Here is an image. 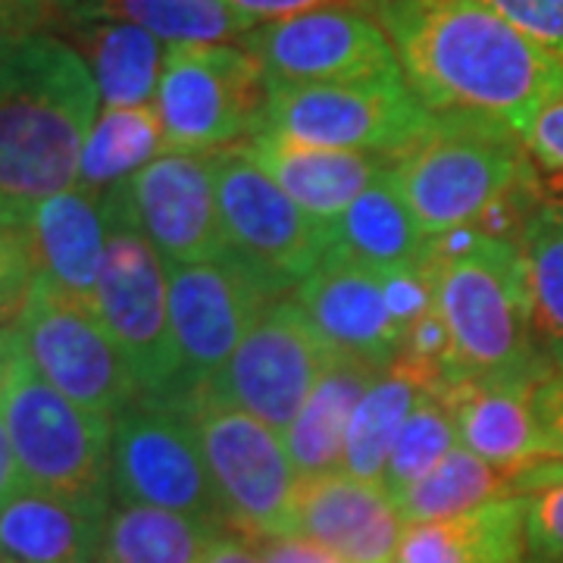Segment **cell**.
Segmentation results:
<instances>
[{
  "instance_id": "6da1fadb",
  "label": "cell",
  "mask_w": 563,
  "mask_h": 563,
  "mask_svg": "<svg viewBox=\"0 0 563 563\" xmlns=\"http://www.w3.org/2000/svg\"><path fill=\"white\" fill-rule=\"evenodd\" d=\"M391 41L404 81L429 113L517 129L563 98V60L485 0H363Z\"/></svg>"
},
{
  "instance_id": "7a4b0ae2",
  "label": "cell",
  "mask_w": 563,
  "mask_h": 563,
  "mask_svg": "<svg viewBox=\"0 0 563 563\" xmlns=\"http://www.w3.org/2000/svg\"><path fill=\"white\" fill-rule=\"evenodd\" d=\"M98 103L88 63L66 41L0 38V225L22 229L47 198L79 185Z\"/></svg>"
},
{
  "instance_id": "3957f363",
  "label": "cell",
  "mask_w": 563,
  "mask_h": 563,
  "mask_svg": "<svg viewBox=\"0 0 563 563\" xmlns=\"http://www.w3.org/2000/svg\"><path fill=\"white\" fill-rule=\"evenodd\" d=\"M429 257L435 266V301L454 342L457 385L536 388L551 376L532 332L520 244L463 225L435 235Z\"/></svg>"
},
{
  "instance_id": "277c9868",
  "label": "cell",
  "mask_w": 563,
  "mask_h": 563,
  "mask_svg": "<svg viewBox=\"0 0 563 563\" xmlns=\"http://www.w3.org/2000/svg\"><path fill=\"white\" fill-rule=\"evenodd\" d=\"M388 176L429 239L476 225L504 198L539 188L517 129L461 113H432L426 132L395 151Z\"/></svg>"
},
{
  "instance_id": "5b68a950",
  "label": "cell",
  "mask_w": 563,
  "mask_h": 563,
  "mask_svg": "<svg viewBox=\"0 0 563 563\" xmlns=\"http://www.w3.org/2000/svg\"><path fill=\"white\" fill-rule=\"evenodd\" d=\"M107 251L95 310L129 363L141 395L179 401V363L169 325V266L129 210L122 185L103 191Z\"/></svg>"
},
{
  "instance_id": "8992f818",
  "label": "cell",
  "mask_w": 563,
  "mask_h": 563,
  "mask_svg": "<svg viewBox=\"0 0 563 563\" xmlns=\"http://www.w3.org/2000/svg\"><path fill=\"white\" fill-rule=\"evenodd\" d=\"M0 413L29 488L110 507L113 420L85 410L44 383L22 347L10 366Z\"/></svg>"
},
{
  "instance_id": "52a82bcc",
  "label": "cell",
  "mask_w": 563,
  "mask_h": 563,
  "mask_svg": "<svg viewBox=\"0 0 563 563\" xmlns=\"http://www.w3.org/2000/svg\"><path fill=\"white\" fill-rule=\"evenodd\" d=\"M185 407L198 426L222 520L247 539L291 536L298 470L279 429L213 395H191Z\"/></svg>"
},
{
  "instance_id": "ba28073f",
  "label": "cell",
  "mask_w": 563,
  "mask_h": 563,
  "mask_svg": "<svg viewBox=\"0 0 563 563\" xmlns=\"http://www.w3.org/2000/svg\"><path fill=\"white\" fill-rule=\"evenodd\" d=\"M266 76L242 44H176L166 51L157 117L166 151L213 154L257 135Z\"/></svg>"
},
{
  "instance_id": "9c48e42d",
  "label": "cell",
  "mask_w": 563,
  "mask_h": 563,
  "mask_svg": "<svg viewBox=\"0 0 563 563\" xmlns=\"http://www.w3.org/2000/svg\"><path fill=\"white\" fill-rule=\"evenodd\" d=\"M217 201L229 261L269 298L295 291L325 257V225L291 201L242 147L217 157Z\"/></svg>"
},
{
  "instance_id": "30bf717a",
  "label": "cell",
  "mask_w": 563,
  "mask_h": 563,
  "mask_svg": "<svg viewBox=\"0 0 563 563\" xmlns=\"http://www.w3.org/2000/svg\"><path fill=\"white\" fill-rule=\"evenodd\" d=\"M110 492L120 504L161 507L225 526L201 435L185 401L141 395L117 413Z\"/></svg>"
},
{
  "instance_id": "8fae6325",
  "label": "cell",
  "mask_w": 563,
  "mask_h": 563,
  "mask_svg": "<svg viewBox=\"0 0 563 563\" xmlns=\"http://www.w3.org/2000/svg\"><path fill=\"white\" fill-rule=\"evenodd\" d=\"M429 122L432 113L410 91L404 76L322 85L266 81L257 132L317 147L395 154L422 135Z\"/></svg>"
},
{
  "instance_id": "7c38bea8",
  "label": "cell",
  "mask_w": 563,
  "mask_h": 563,
  "mask_svg": "<svg viewBox=\"0 0 563 563\" xmlns=\"http://www.w3.org/2000/svg\"><path fill=\"white\" fill-rule=\"evenodd\" d=\"M13 329L41 379L85 410L117 420L120 410L141 398L129 363L91 303L35 282Z\"/></svg>"
},
{
  "instance_id": "4fadbf2b",
  "label": "cell",
  "mask_w": 563,
  "mask_h": 563,
  "mask_svg": "<svg viewBox=\"0 0 563 563\" xmlns=\"http://www.w3.org/2000/svg\"><path fill=\"white\" fill-rule=\"evenodd\" d=\"M329 361V344L301 307L291 298H273L263 303L242 344L203 395H213L285 432Z\"/></svg>"
},
{
  "instance_id": "5bb4252c",
  "label": "cell",
  "mask_w": 563,
  "mask_h": 563,
  "mask_svg": "<svg viewBox=\"0 0 563 563\" xmlns=\"http://www.w3.org/2000/svg\"><path fill=\"white\" fill-rule=\"evenodd\" d=\"M266 81L322 85L404 76L383 25L366 10L325 3L285 20L261 22L242 41Z\"/></svg>"
},
{
  "instance_id": "9a60e30c",
  "label": "cell",
  "mask_w": 563,
  "mask_h": 563,
  "mask_svg": "<svg viewBox=\"0 0 563 563\" xmlns=\"http://www.w3.org/2000/svg\"><path fill=\"white\" fill-rule=\"evenodd\" d=\"M273 301L229 257L169 266V325L179 363V401L203 391Z\"/></svg>"
},
{
  "instance_id": "2e32d148",
  "label": "cell",
  "mask_w": 563,
  "mask_h": 563,
  "mask_svg": "<svg viewBox=\"0 0 563 563\" xmlns=\"http://www.w3.org/2000/svg\"><path fill=\"white\" fill-rule=\"evenodd\" d=\"M217 157L163 151L157 161L120 181L129 210L161 251L166 266L220 261L225 254L217 201Z\"/></svg>"
},
{
  "instance_id": "e0dca14e",
  "label": "cell",
  "mask_w": 563,
  "mask_h": 563,
  "mask_svg": "<svg viewBox=\"0 0 563 563\" xmlns=\"http://www.w3.org/2000/svg\"><path fill=\"white\" fill-rule=\"evenodd\" d=\"M288 298L307 313L332 354L373 369L401 357L404 329L385 298L383 273L325 254Z\"/></svg>"
},
{
  "instance_id": "ac0fdd59",
  "label": "cell",
  "mask_w": 563,
  "mask_h": 563,
  "mask_svg": "<svg viewBox=\"0 0 563 563\" xmlns=\"http://www.w3.org/2000/svg\"><path fill=\"white\" fill-rule=\"evenodd\" d=\"M407 523L383 485L347 473L298 483L291 536H303L342 563H395Z\"/></svg>"
},
{
  "instance_id": "d6986e66",
  "label": "cell",
  "mask_w": 563,
  "mask_h": 563,
  "mask_svg": "<svg viewBox=\"0 0 563 563\" xmlns=\"http://www.w3.org/2000/svg\"><path fill=\"white\" fill-rule=\"evenodd\" d=\"M239 147L291 201L320 222L335 220L373 181L385 179L395 163V154L385 151L317 147L269 132H257Z\"/></svg>"
},
{
  "instance_id": "ffe728a7",
  "label": "cell",
  "mask_w": 563,
  "mask_h": 563,
  "mask_svg": "<svg viewBox=\"0 0 563 563\" xmlns=\"http://www.w3.org/2000/svg\"><path fill=\"white\" fill-rule=\"evenodd\" d=\"M35 282L95 307L107 251V213L103 195L88 188H69L41 203L22 225Z\"/></svg>"
},
{
  "instance_id": "44dd1931",
  "label": "cell",
  "mask_w": 563,
  "mask_h": 563,
  "mask_svg": "<svg viewBox=\"0 0 563 563\" xmlns=\"http://www.w3.org/2000/svg\"><path fill=\"white\" fill-rule=\"evenodd\" d=\"M110 507L20 488L0 507V558L10 563H98Z\"/></svg>"
},
{
  "instance_id": "7402d4cb",
  "label": "cell",
  "mask_w": 563,
  "mask_h": 563,
  "mask_svg": "<svg viewBox=\"0 0 563 563\" xmlns=\"http://www.w3.org/2000/svg\"><path fill=\"white\" fill-rule=\"evenodd\" d=\"M325 225V254L361 263L376 273L413 269L432 263L429 235L407 207L391 176L373 181L361 198L347 203Z\"/></svg>"
},
{
  "instance_id": "603a6c76",
  "label": "cell",
  "mask_w": 563,
  "mask_h": 563,
  "mask_svg": "<svg viewBox=\"0 0 563 563\" xmlns=\"http://www.w3.org/2000/svg\"><path fill=\"white\" fill-rule=\"evenodd\" d=\"M523 517V498H501L448 520L407 523L395 563H526Z\"/></svg>"
},
{
  "instance_id": "cb8c5ba5",
  "label": "cell",
  "mask_w": 563,
  "mask_h": 563,
  "mask_svg": "<svg viewBox=\"0 0 563 563\" xmlns=\"http://www.w3.org/2000/svg\"><path fill=\"white\" fill-rule=\"evenodd\" d=\"M376 373L379 369L339 354H332V361L325 363L317 388L303 401L295 422L282 432L288 457L301 479L342 470L347 426Z\"/></svg>"
},
{
  "instance_id": "d4e9b609",
  "label": "cell",
  "mask_w": 563,
  "mask_h": 563,
  "mask_svg": "<svg viewBox=\"0 0 563 563\" xmlns=\"http://www.w3.org/2000/svg\"><path fill=\"white\" fill-rule=\"evenodd\" d=\"M429 388H439V385L413 363L395 361L391 366L379 369L351 417L339 473H347L363 483L383 485L388 454L398 442L410 410Z\"/></svg>"
},
{
  "instance_id": "484cf974",
  "label": "cell",
  "mask_w": 563,
  "mask_h": 563,
  "mask_svg": "<svg viewBox=\"0 0 563 563\" xmlns=\"http://www.w3.org/2000/svg\"><path fill=\"white\" fill-rule=\"evenodd\" d=\"M461 429V444L498 466H520L544 454L526 385H457L444 391Z\"/></svg>"
},
{
  "instance_id": "4316f807",
  "label": "cell",
  "mask_w": 563,
  "mask_h": 563,
  "mask_svg": "<svg viewBox=\"0 0 563 563\" xmlns=\"http://www.w3.org/2000/svg\"><path fill=\"white\" fill-rule=\"evenodd\" d=\"M103 107H144L161 88L166 44L135 22L98 20L73 32Z\"/></svg>"
},
{
  "instance_id": "83f0119b",
  "label": "cell",
  "mask_w": 563,
  "mask_h": 563,
  "mask_svg": "<svg viewBox=\"0 0 563 563\" xmlns=\"http://www.w3.org/2000/svg\"><path fill=\"white\" fill-rule=\"evenodd\" d=\"M526 463L498 466V463L483 461L479 454L466 451L461 444L429 476H422L420 483L401 492L395 498V507L404 517V523H426V520L457 517L488 501L523 498Z\"/></svg>"
},
{
  "instance_id": "f1b7e54d",
  "label": "cell",
  "mask_w": 563,
  "mask_h": 563,
  "mask_svg": "<svg viewBox=\"0 0 563 563\" xmlns=\"http://www.w3.org/2000/svg\"><path fill=\"white\" fill-rule=\"evenodd\" d=\"M222 529L229 526L176 510L117 504L103 523L98 563H201Z\"/></svg>"
},
{
  "instance_id": "f546056e",
  "label": "cell",
  "mask_w": 563,
  "mask_h": 563,
  "mask_svg": "<svg viewBox=\"0 0 563 563\" xmlns=\"http://www.w3.org/2000/svg\"><path fill=\"white\" fill-rule=\"evenodd\" d=\"M166 151L163 125L154 103L103 107L88 132L79 161V185L103 195L107 188L132 179L139 169Z\"/></svg>"
},
{
  "instance_id": "4dcf8cb0",
  "label": "cell",
  "mask_w": 563,
  "mask_h": 563,
  "mask_svg": "<svg viewBox=\"0 0 563 563\" xmlns=\"http://www.w3.org/2000/svg\"><path fill=\"white\" fill-rule=\"evenodd\" d=\"M532 332L544 363L563 369V201H544L520 232Z\"/></svg>"
},
{
  "instance_id": "1f68e13d",
  "label": "cell",
  "mask_w": 563,
  "mask_h": 563,
  "mask_svg": "<svg viewBox=\"0 0 563 563\" xmlns=\"http://www.w3.org/2000/svg\"><path fill=\"white\" fill-rule=\"evenodd\" d=\"M101 20L135 22L166 44H239L254 29L229 0H103Z\"/></svg>"
},
{
  "instance_id": "d6a6232c",
  "label": "cell",
  "mask_w": 563,
  "mask_h": 563,
  "mask_svg": "<svg viewBox=\"0 0 563 563\" xmlns=\"http://www.w3.org/2000/svg\"><path fill=\"white\" fill-rule=\"evenodd\" d=\"M454 448H461L454 404L444 391L429 388L410 410L385 463L383 488L391 495V501L413 483H420L422 476H429Z\"/></svg>"
},
{
  "instance_id": "836d02e7",
  "label": "cell",
  "mask_w": 563,
  "mask_h": 563,
  "mask_svg": "<svg viewBox=\"0 0 563 563\" xmlns=\"http://www.w3.org/2000/svg\"><path fill=\"white\" fill-rule=\"evenodd\" d=\"M526 563H563V479L523 495Z\"/></svg>"
},
{
  "instance_id": "e575fe53",
  "label": "cell",
  "mask_w": 563,
  "mask_h": 563,
  "mask_svg": "<svg viewBox=\"0 0 563 563\" xmlns=\"http://www.w3.org/2000/svg\"><path fill=\"white\" fill-rule=\"evenodd\" d=\"M35 285V266L22 229L0 225V329L20 320Z\"/></svg>"
},
{
  "instance_id": "d590c367",
  "label": "cell",
  "mask_w": 563,
  "mask_h": 563,
  "mask_svg": "<svg viewBox=\"0 0 563 563\" xmlns=\"http://www.w3.org/2000/svg\"><path fill=\"white\" fill-rule=\"evenodd\" d=\"M523 35L563 60V0H485Z\"/></svg>"
},
{
  "instance_id": "8d00e7d4",
  "label": "cell",
  "mask_w": 563,
  "mask_h": 563,
  "mask_svg": "<svg viewBox=\"0 0 563 563\" xmlns=\"http://www.w3.org/2000/svg\"><path fill=\"white\" fill-rule=\"evenodd\" d=\"M523 141L536 166H542L551 179L563 181V98L548 103L542 113L526 125Z\"/></svg>"
},
{
  "instance_id": "74e56055",
  "label": "cell",
  "mask_w": 563,
  "mask_h": 563,
  "mask_svg": "<svg viewBox=\"0 0 563 563\" xmlns=\"http://www.w3.org/2000/svg\"><path fill=\"white\" fill-rule=\"evenodd\" d=\"M532 413L542 435L544 454L563 457V369H554L532 388Z\"/></svg>"
},
{
  "instance_id": "f35d334b",
  "label": "cell",
  "mask_w": 563,
  "mask_h": 563,
  "mask_svg": "<svg viewBox=\"0 0 563 563\" xmlns=\"http://www.w3.org/2000/svg\"><path fill=\"white\" fill-rule=\"evenodd\" d=\"M263 563H342L317 542L303 536H276L261 542Z\"/></svg>"
},
{
  "instance_id": "ab89813d",
  "label": "cell",
  "mask_w": 563,
  "mask_h": 563,
  "mask_svg": "<svg viewBox=\"0 0 563 563\" xmlns=\"http://www.w3.org/2000/svg\"><path fill=\"white\" fill-rule=\"evenodd\" d=\"M51 25L41 0H0V38L35 35Z\"/></svg>"
},
{
  "instance_id": "60d3db41",
  "label": "cell",
  "mask_w": 563,
  "mask_h": 563,
  "mask_svg": "<svg viewBox=\"0 0 563 563\" xmlns=\"http://www.w3.org/2000/svg\"><path fill=\"white\" fill-rule=\"evenodd\" d=\"M201 563H263V551L257 539H247L235 529H222L207 548Z\"/></svg>"
},
{
  "instance_id": "b9f144b4",
  "label": "cell",
  "mask_w": 563,
  "mask_h": 563,
  "mask_svg": "<svg viewBox=\"0 0 563 563\" xmlns=\"http://www.w3.org/2000/svg\"><path fill=\"white\" fill-rule=\"evenodd\" d=\"M242 16L261 25V22L285 20V16H295V13H303V10H317V7H325L332 0H229Z\"/></svg>"
},
{
  "instance_id": "7bdbcfd3",
  "label": "cell",
  "mask_w": 563,
  "mask_h": 563,
  "mask_svg": "<svg viewBox=\"0 0 563 563\" xmlns=\"http://www.w3.org/2000/svg\"><path fill=\"white\" fill-rule=\"evenodd\" d=\"M51 25H63L76 32L81 25H91L103 16V0H41Z\"/></svg>"
},
{
  "instance_id": "ee69618b",
  "label": "cell",
  "mask_w": 563,
  "mask_h": 563,
  "mask_svg": "<svg viewBox=\"0 0 563 563\" xmlns=\"http://www.w3.org/2000/svg\"><path fill=\"white\" fill-rule=\"evenodd\" d=\"M20 488H25V479H22L20 461H16L7 422H3V413H0V507L10 501Z\"/></svg>"
},
{
  "instance_id": "f6af8a7d",
  "label": "cell",
  "mask_w": 563,
  "mask_h": 563,
  "mask_svg": "<svg viewBox=\"0 0 563 563\" xmlns=\"http://www.w3.org/2000/svg\"><path fill=\"white\" fill-rule=\"evenodd\" d=\"M16 351H20V335L13 325L0 329V401H3V391H7V379H10V366L16 361Z\"/></svg>"
},
{
  "instance_id": "bcb514c9",
  "label": "cell",
  "mask_w": 563,
  "mask_h": 563,
  "mask_svg": "<svg viewBox=\"0 0 563 563\" xmlns=\"http://www.w3.org/2000/svg\"><path fill=\"white\" fill-rule=\"evenodd\" d=\"M0 563H10V561H3V558H0Z\"/></svg>"
}]
</instances>
